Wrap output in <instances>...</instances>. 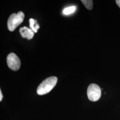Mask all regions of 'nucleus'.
Wrapping results in <instances>:
<instances>
[{
  "label": "nucleus",
  "mask_w": 120,
  "mask_h": 120,
  "mask_svg": "<svg viewBox=\"0 0 120 120\" xmlns=\"http://www.w3.org/2000/svg\"><path fill=\"white\" fill-rule=\"evenodd\" d=\"M57 82V78L50 77L44 80L38 87L37 92L39 95L46 94L50 92L55 86Z\"/></svg>",
  "instance_id": "obj_1"
},
{
  "label": "nucleus",
  "mask_w": 120,
  "mask_h": 120,
  "mask_svg": "<svg viewBox=\"0 0 120 120\" xmlns=\"http://www.w3.org/2000/svg\"><path fill=\"white\" fill-rule=\"evenodd\" d=\"M25 14L22 12L20 11L17 14L13 13L9 17L7 26L10 31L13 32L23 22Z\"/></svg>",
  "instance_id": "obj_2"
},
{
  "label": "nucleus",
  "mask_w": 120,
  "mask_h": 120,
  "mask_svg": "<svg viewBox=\"0 0 120 120\" xmlns=\"http://www.w3.org/2000/svg\"><path fill=\"white\" fill-rule=\"evenodd\" d=\"M101 95V89L98 85L91 84L87 89V96L89 99L92 101H98Z\"/></svg>",
  "instance_id": "obj_3"
},
{
  "label": "nucleus",
  "mask_w": 120,
  "mask_h": 120,
  "mask_svg": "<svg viewBox=\"0 0 120 120\" xmlns=\"http://www.w3.org/2000/svg\"><path fill=\"white\" fill-rule=\"evenodd\" d=\"M7 63L9 68L14 71H17L20 68L21 62L17 55L13 52L9 53L7 57Z\"/></svg>",
  "instance_id": "obj_4"
},
{
  "label": "nucleus",
  "mask_w": 120,
  "mask_h": 120,
  "mask_svg": "<svg viewBox=\"0 0 120 120\" xmlns=\"http://www.w3.org/2000/svg\"><path fill=\"white\" fill-rule=\"evenodd\" d=\"M19 32L23 38H25L28 40L32 39L34 35V32L31 29H29L26 26L21 28Z\"/></svg>",
  "instance_id": "obj_5"
},
{
  "label": "nucleus",
  "mask_w": 120,
  "mask_h": 120,
  "mask_svg": "<svg viewBox=\"0 0 120 120\" xmlns=\"http://www.w3.org/2000/svg\"><path fill=\"white\" fill-rule=\"evenodd\" d=\"M82 3L85 6L86 8L89 10H91L93 7V2L92 0H82Z\"/></svg>",
  "instance_id": "obj_6"
},
{
  "label": "nucleus",
  "mask_w": 120,
  "mask_h": 120,
  "mask_svg": "<svg viewBox=\"0 0 120 120\" xmlns=\"http://www.w3.org/2000/svg\"><path fill=\"white\" fill-rule=\"evenodd\" d=\"M75 10H76V7L72 6H70V7L65 8L63 11V13L64 15H67L74 13Z\"/></svg>",
  "instance_id": "obj_7"
},
{
  "label": "nucleus",
  "mask_w": 120,
  "mask_h": 120,
  "mask_svg": "<svg viewBox=\"0 0 120 120\" xmlns=\"http://www.w3.org/2000/svg\"><path fill=\"white\" fill-rule=\"evenodd\" d=\"M37 22V21L35 20L34 19L31 18L30 19V29L33 30L34 33H37L38 31L35 30V24Z\"/></svg>",
  "instance_id": "obj_8"
},
{
  "label": "nucleus",
  "mask_w": 120,
  "mask_h": 120,
  "mask_svg": "<svg viewBox=\"0 0 120 120\" xmlns=\"http://www.w3.org/2000/svg\"><path fill=\"white\" fill-rule=\"evenodd\" d=\"M2 99H3V95L2 94L1 91V90H0V101H2Z\"/></svg>",
  "instance_id": "obj_9"
},
{
  "label": "nucleus",
  "mask_w": 120,
  "mask_h": 120,
  "mask_svg": "<svg viewBox=\"0 0 120 120\" xmlns=\"http://www.w3.org/2000/svg\"><path fill=\"white\" fill-rule=\"evenodd\" d=\"M116 2L118 6L120 8V0H116Z\"/></svg>",
  "instance_id": "obj_10"
}]
</instances>
